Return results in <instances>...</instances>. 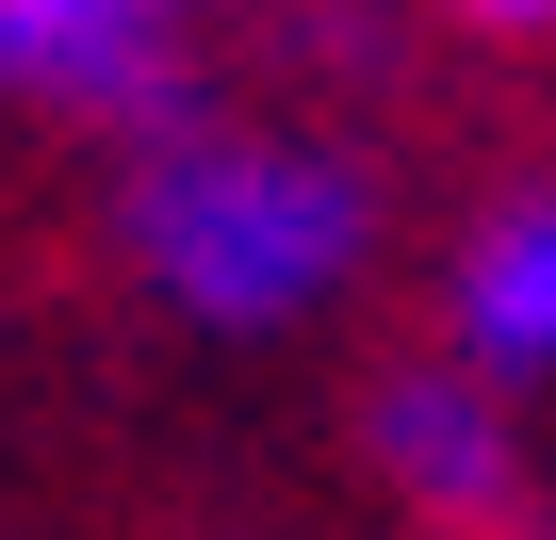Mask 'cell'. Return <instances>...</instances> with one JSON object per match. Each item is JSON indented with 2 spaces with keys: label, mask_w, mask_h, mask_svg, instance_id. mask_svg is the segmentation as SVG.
Returning a JSON list of instances; mask_svg holds the SVG:
<instances>
[{
  "label": "cell",
  "mask_w": 556,
  "mask_h": 540,
  "mask_svg": "<svg viewBox=\"0 0 556 540\" xmlns=\"http://www.w3.org/2000/svg\"><path fill=\"white\" fill-rule=\"evenodd\" d=\"M131 262L197 312V328H295L312 296L361 279L377 246V180L312 131H164L115 197Z\"/></svg>",
  "instance_id": "6da1fadb"
},
{
  "label": "cell",
  "mask_w": 556,
  "mask_h": 540,
  "mask_svg": "<svg viewBox=\"0 0 556 540\" xmlns=\"http://www.w3.org/2000/svg\"><path fill=\"white\" fill-rule=\"evenodd\" d=\"M361 442H377V475H393L426 524H523V426H507V393H491L475 361H409V377H377Z\"/></svg>",
  "instance_id": "7a4b0ae2"
},
{
  "label": "cell",
  "mask_w": 556,
  "mask_h": 540,
  "mask_svg": "<svg viewBox=\"0 0 556 540\" xmlns=\"http://www.w3.org/2000/svg\"><path fill=\"white\" fill-rule=\"evenodd\" d=\"M0 99L34 115H180V17L148 0H0Z\"/></svg>",
  "instance_id": "3957f363"
},
{
  "label": "cell",
  "mask_w": 556,
  "mask_h": 540,
  "mask_svg": "<svg viewBox=\"0 0 556 540\" xmlns=\"http://www.w3.org/2000/svg\"><path fill=\"white\" fill-rule=\"evenodd\" d=\"M458 361L507 393L523 361H556V180L491 197L475 246H458Z\"/></svg>",
  "instance_id": "277c9868"
}]
</instances>
